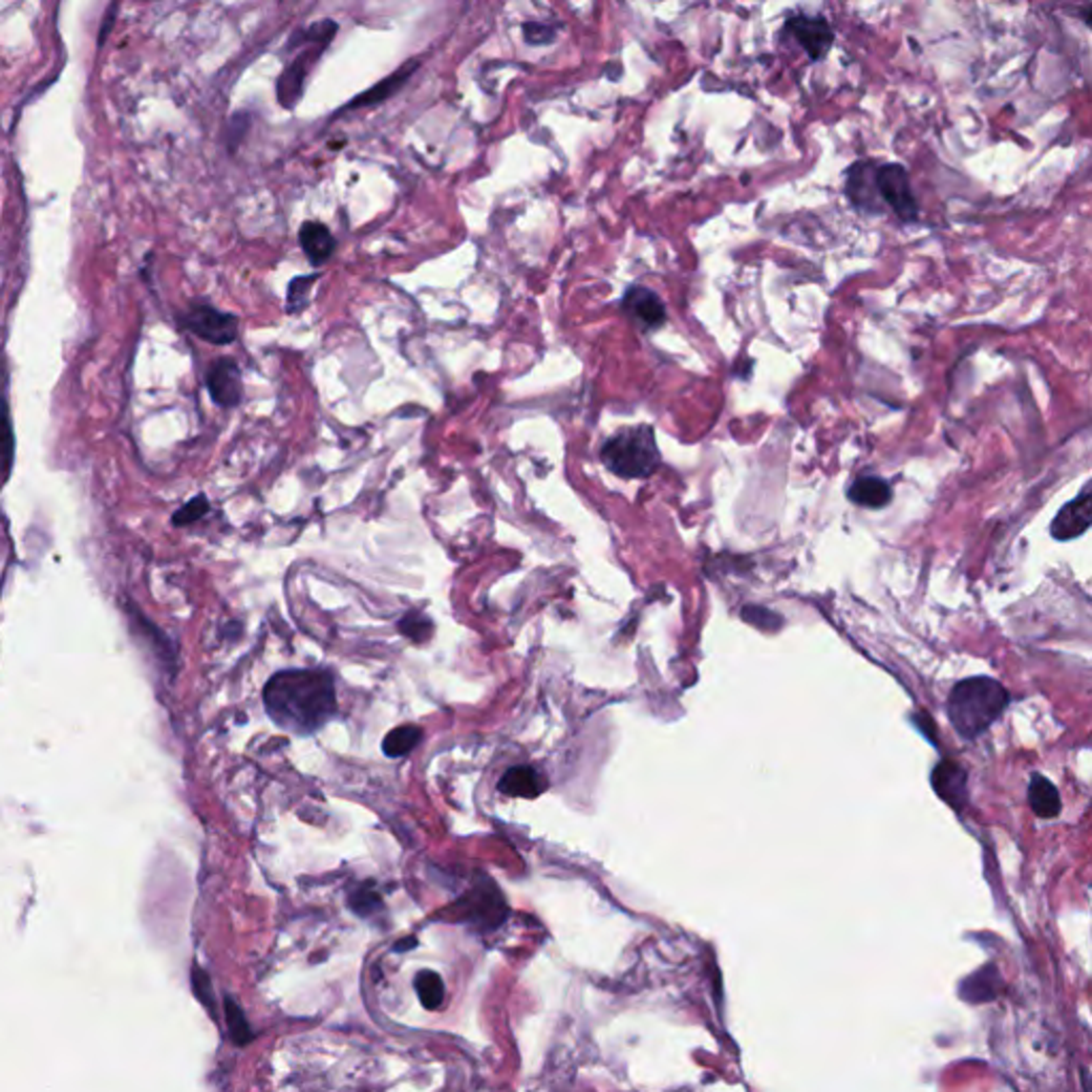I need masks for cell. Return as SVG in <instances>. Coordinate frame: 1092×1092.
Returning a JSON list of instances; mask_svg holds the SVG:
<instances>
[{
  "mask_svg": "<svg viewBox=\"0 0 1092 1092\" xmlns=\"http://www.w3.org/2000/svg\"><path fill=\"white\" fill-rule=\"evenodd\" d=\"M875 164L868 161L856 162L847 173V197L860 212L879 214V195L875 186Z\"/></svg>",
  "mask_w": 1092,
  "mask_h": 1092,
  "instance_id": "11",
  "label": "cell"
},
{
  "mask_svg": "<svg viewBox=\"0 0 1092 1092\" xmlns=\"http://www.w3.org/2000/svg\"><path fill=\"white\" fill-rule=\"evenodd\" d=\"M263 702L275 726L310 737L337 715L335 678L318 668L282 670L265 685Z\"/></svg>",
  "mask_w": 1092,
  "mask_h": 1092,
  "instance_id": "1",
  "label": "cell"
},
{
  "mask_svg": "<svg viewBox=\"0 0 1092 1092\" xmlns=\"http://www.w3.org/2000/svg\"><path fill=\"white\" fill-rule=\"evenodd\" d=\"M500 792L510 798H538L546 792V777L534 766H512L500 779Z\"/></svg>",
  "mask_w": 1092,
  "mask_h": 1092,
  "instance_id": "12",
  "label": "cell"
},
{
  "mask_svg": "<svg viewBox=\"0 0 1092 1092\" xmlns=\"http://www.w3.org/2000/svg\"><path fill=\"white\" fill-rule=\"evenodd\" d=\"M1009 692L990 676H973L953 685L948 698V717L965 740H975L1001 717Z\"/></svg>",
  "mask_w": 1092,
  "mask_h": 1092,
  "instance_id": "2",
  "label": "cell"
},
{
  "mask_svg": "<svg viewBox=\"0 0 1092 1092\" xmlns=\"http://www.w3.org/2000/svg\"><path fill=\"white\" fill-rule=\"evenodd\" d=\"M15 459V434L11 425V415H9V403L5 397H0V476L7 481L11 474Z\"/></svg>",
  "mask_w": 1092,
  "mask_h": 1092,
  "instance_id": "18",
  "label": "cell"
},
{
  "mask_svg": "<svg viewBox=\"0 0 1092 1092\" xmlns=\"http://www.w3.org/2000/svg\"><path fill=\"white\" fill-rule=\"evenodd\" d=\"M1090 517H1092V498H1090V484H1086L1084 491H1081L1076 500L1064 503L1059 515L1054 517L1050 534L1057 540L1067 543V540L1084 534L1090 527Z\"/></svg>",
  "mask_w": 1092,
  "mask_h": 1092,
  "instance_id": "10",
  "label": "cell"
},
{
  "mask_svg": "<svg viewBox=\"0 0 1092 1092\" xmlns=\"http://www.w3.org/2000/svg\"><path fill=\"white\" fill-rule=\"evenodd\" d=\"M932 787L945 803L953 809H962L967 803V775L953 761H941L932 770Z\"/></svg>",
  "mask_w": 1092,
  "mask_h": 1092,
  "instance_id": "13",
  "label": "cell"
},
{
  "mask_svg": "<svg viewBox=\"0 0 1092 1092\" xmlns=\"http://www.w3.org/2000/svg\"><path fill=\"white\" fill-rule=\"evenodd\" d=\"M226 1017H228V1029H231L235 1043L244 1045L246 1041L252 1039L250 1026H247V1022H246L244 1012L231 1001V998H226Z\"/></svg>",
  "mask_w": 1092,
  "mask_h": 1092,
  "instance_id": "24",
  "label": "cell"
},
{
  "mask_svg": "<svg viewBox=\"0 0 1092 1092\" xmlns=\"http://www.w3.org/2000/svg\"><path fill=\"white\" fill-rule=\"evenodd\" d=\"M875 188L879 199L903 220V223H915L920 216V207L913 197L910 176L905 167L896 162L881 164L875 169Z\"/></svg>",
  "mask_w": 1092,
  "mask_h": 1092,
  "instance_id": "5",
  "label": "cell"
},
{
  "mask_svg": "<svg viewBox=\"0 0 1092 1092\" xmlns=\"http://www.w3.org/2000/svg\"><path fill=\"white\" fill-rule=\"evenodd\" d=\"M299 244L301 250L308 256V261L314 265V268L325 265L335 252L333 233L329 231V226H325L323 223H314V220H308V223L301 225Z\"/></svg>",
  "mask_w": 1092,
  "mask_h": 1092,
  "instance_id": "14",
  "label": "cell"
},
{
  "mask_svg": "<svg viewBox=\"0 0 1092 1092\" xmlns=\"http://www.w3.org/2000/svg\"><path fill=\"white\" fill-rule=\"evenodd\" d=\"M320 273H311V275H299V278L292 280L289 284V292H287V311L289 314H295V311H301L308 304H310V287L318 280Z\"/></svg>",
  "mask_w": 1092,
  "mask_h": 1092,
  "instance_id": "22",
  "label": "cell"
},
{
  "mask_svg": "<svg viewBox=\"0 0 1092 1092\" xmlns=\"http://www.w3.org/2000/svg\"><path fill=\"white\" fill-rule=\"evenodd\" d=\"M180 323L192 335L216 346L233 344L237 335H240V320H237L235 314H228V311L207 304H192L180 316Z\"/></svg>",
  "mask_w": 1092,
  "mask_h": 1092,
  "instance_id": "4",
  "label": "cell"
},
{
  "mask_svg": "<svg viewBox=\"0 0 1092 1092\" xmlns=\"http://www.w3.org/2000/svg\"><path fill=\"white\" fill-rule=\"evenodd\" d=\"M600 459L607 465V470L626 481L649 479L662 463L655 431L651 425H636L617 431L604 442Z\"/></svg>",
  "mask_w": 1092,
  "mask_h": 1092,
  "instance_id": "3",
  "label": "cell"
},
{
  "mask_svg": "<svg viewBox=\"0 0 1092 1092\" xmlns=\"http://www.w3.org/2000/svg\"><path fill=\"white\" fill-rule=\"evenodd\" d=\"M742 617L754 623V626L764 628V630H768V628L775 630L773 626H770V621H773L775 626H779V623H782V619H779L777 614H773V612L766 610V609H760V607H747L745 610H742Z\"/></svg>",
  "mask_w": 1092,
  "mask_h": 1092,
  "instance_id": "27",
  "label": "cell"
},
{
  "mask_svg": "<svg viewBox=\"0 0 1092 1092\" xmlns=\"http://www.w3.org/2000/svg\"><path fill=\"white\" fill-rule=\"evenodd\" d=\"M785 32L789 36H794L798 45H801L811 60L825 58L834 45L832 26L822 15L796 13L792 17H787Z\"/></svg>",
  "mask_w": 1092,
  "mask_h": 1092,
  "instance_id": "6",
  "label": "cell"
},
{
  "mask_svg": "<svg viewBox=\"0 0 1092 1092\" xmlns=\"http://www.w3.org/2000/svg\"><path fill=\"white\" fill-rule=\"evenodd\" d=\"M325 48H327L325 43H310V50L301 52L299 56L289 64L287 71L282 73L278 79V103L284 109H292L297 105V100L304 95V86L311 62L318 60Z\"/></svg>",
  "mask_w": 1092,
  "mask_h": 1092,
  "instance_id": "9",
  "label": "cell"
},
{
  "mask_svg": "<svg viewBox=\"0 0 1092 1092\" xmlns=\"http://www.w3.org/2000/svg\"><path fill=\"white\" fill-rule=\"evenodd\" d=\"M1029 803L1037 818L1043 820L1057 818L1062 809L1059 789L1043 775H1033L1029 785Z\"/></svg>",
  "mask_w": 1092,
  "mask_h": 1092,
  "instance_id": "16",
  "label": "cell"
},
{
  "mask_svg": "<svg viewBox=\"0 0 1092 1092\" xmlns=\"http://www.w3.org/2000/svg\"><path fill=\"white\" fill-rule=\"evenodd\" d=\"M417 990H418V996L420 1001L427 1009H438L444 1001V984L442 979H439L438 973L434 971H423L418 973L417 977Z\"/></svg>",
  "mask_w": 1092,
  "mask_h": 1092,
  "instance_id": "20",
  "label": "cell"
},
{
  "mask_svg": "<svg viewBox=\"0 0 1092 1092\" xmlns=\"http://www.w3.org/2000/svg\"><path fill=\"white\" fill-rule=\"evenodd\" d=\"M523 39L529 45H550L557 39V26L546 22H523Z\"/></svg>",
  "mask_w": 1092,
  "mask_h": 1092,
  "instance_id": "23",
  "label": "cell"
},
{
  "mask_svg": "<svg viewBox=\"0 0 1092 1092\" xmlns=\"http://www.w3.org/2000/svg\"><path fill=\"white\" fill-rule=\"evenodd\" d=\"M621 310L634 320L642 332H655L666 323V306L662 297L647 287H630L621 299Z\"/></svg>",
  "mask_w": 1092,
  "mask_h": 1092,
  "instance_id": "8",
  "label": "cell"
},
{
  "mask_svg": "<svg viewBox=\"0 0 1092 1092\" xmlns=\"http://www.w3.org/2000/svg\"><path fill=\"white\" fill-rule=\"evenodd\" d=\"M415 67H417V60H410L408 64H403V67H399V71H395L391 77L380 81V84H375L370 92H363V95L353 98L351 103H348V109H356V107H367V105L382 103L384 98L393 96L395 92L403 88V84H406L412 73H415Z\"/></svg>",
  "mask_w": 1092,
  "mask_h": 1092,
  "instance_id": "17",
  "label": "cell"
},
{
  "mask_svg": "<svg viewBox=\"0 0 1092 1092\" xmlns=\"http://www.w3.org/2000/svg\"><path fill=\"white\" fill-rule=\"evenodd\" d=\"M847 498L856 506L879 510L892 502V486L884 479H879V476H860V479L849 484Z\"/></svg>",
  "mask_w": 1092,
  "mask_h": 1092,
  "instance_id": "15",
  "label": "cell"
},
{
  "mask_svg": "<svg viewBox=\"0 0 1092 1092\" xmlns=\"http://www.w3.org/2000/svg\"><path fill=\"white\" fill-rule=\"evenodd\" d=\"M420 739H423V730L418 726H399L387 734L382 742V751L389 758H403L415 749Z\"/></svg>",
  "mask_w": 1092,
  "mask_h": 1092,
  "instance_id": "19",
  "label": "cell"
},
{
  "mask_svg": "<svg viewBox=\"0 0 1092 1092\" xmlns=\"http://www.w3.org/2000/svg\"><path fill=\"white\" fill-rule=\"evenodd\" d=\"M205 384L209 391V397L220 408H235L240 406L244 399V382L242 372L231 356H220L212 365H209Z\"/></svg>",
  "mask_w": 1092,
  "mask_h": 1092,
  "instance_id": "7",
  "label": "cell"
},
{
  "mask_svg": "<svg viewBox=\"0 0 1092 1092\" xmlns=\"http://www.w3.org/2000/svg\"><path fill=\"white\" fill-rule=\"evenodd\" d=\"M207 510H209L207 498H203V495H199V498L190 500V502L186 503V506L180 508V510L176 512V517H173V523H176V525H190V523H195V521H199L201 517H203Z\"/></svg>",
  "mask_w": 1092,
  "mask_h": 1092,
  "instance_id": "25",
  "label": "cell"
},
{
  "mask_svg": "<svg viewBox=\"0 0 1092 1092\" xmlns=\"http://www.w3.org/2000/svg\"><path fill=\"white\" fill-rule=\"evenodd\" d=\"M351 905L353 910L359 911L361 915H370L374 910H380V896L370 888H361L359 892L353 894Z\"/></svg>",
  "mask_w": 1092,
  "mask_h": 1092,
  "instance_id": "26",
  "label": "cell"
},
{
  "mask_svg": "<svg viewBox=\"0 0 1092 1092\" xmlns=\"http://www.w3.org/2000/svg\"><path fill=\"white\" fill-rule=\"evenodd\" d=\"M399 632L406 638L415 640V642H427L434 634V623H431L429 617H425L423 612L418 610H412L408 612L406 617L399 619Z\"/></svg>",
  "mask_w": 1092,
  "mask_h": 1092,
  "instance_id": "21",
  "label": "cell"
},
{
  "mask_svg": "<svg viewBox=\"0 0 1092 1092\" xmlns=\"http://www.w3.org/2000/svg\"><path fill=\"white\" fill-rule=\"evenodd\" d=\"M192 984H195V993L201 1001L207 1007H212V998H209V979L203 971L195 969V973H192Z\"/></svg>",
  "mask_w": 1092,
  "mask_h": 1092,
  "instance_id": "28",
  "label": "cell"
}]
</instances>
